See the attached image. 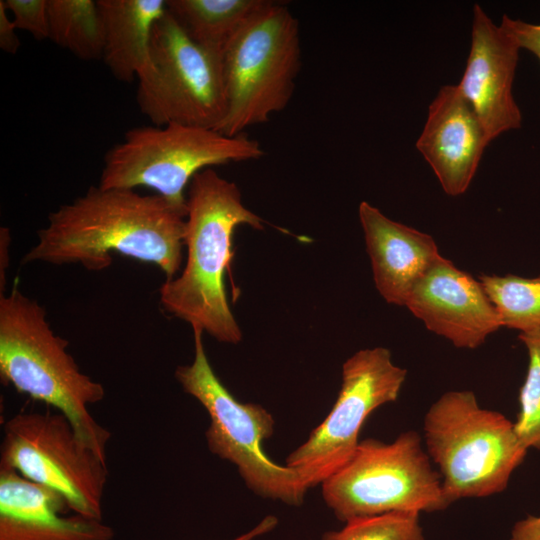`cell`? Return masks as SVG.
Returning a JSON list of instances; mask_svg holds the SVG:
<instances>
[{"label": "cell", "mask_w": 540, "mask_h": 540, "mask_svg": "<svg viewBox=\"0 0 540 540\" xmlns=\"http://www.w3.org/2000/svg\"><path fill=\"white\" fill-rule=\"evenodd\" d=\"M187 212L164 197L91 186L51 212L22 263L80 264L101 271L116 252L159 267L166 280L180 270Z\"/></svg>", "instance_id": "cell-1"}, {"label": "cell", "mask_w": 540, "mask_h": 540, "mask_svg": "<svg viewBox=\"0 0 540 540\" xmlns=\"http://www.w3.org/2000/svg\"><path fill=\"white\" fill-rule=\"evenodd\" d=\"M186 197V264L178 277L161 285L163 309L199 327L217 341L237 344L241 329L230 309L224 274L230 267L235 228L263 229V220L247 209L239 188L212 168L198 172Z\"/></svg>", "instance_id": "cell-2"}, {"label": "cell", "mask_w": 540, "mask_h": 540, "mask_svg": "<svg viewBox=\"0 0 540 540\" xmlns=\"http://www.w3.org/2000/svg\"><path fill=\"white\" fill-rule=\"evenodd\" d=\"M51 329L46 310L16 286L0 294V376L3 382L58 410L80 439L107 462L110 432L89 407L103 400V385L84 374Z\"/></svg>", "instance_id": "cell-3"}, {"label": "cell", "mask_w": 540, "mask_h": 540, "mask_svg": "<svg viewBox=\"0 0 540 540\" xmlns=\"http://www.w3.org/2000/svg\"><path fill=\"white\" fill-rule=\"evenodd\" d=\"M423 432L450 504L504 491L529 450L514 422L481 407L470 390L442 394L426 412Z\"/></svg>", "instance_id": "cell-4"}, {"label": "cell", "mask_w": 540, "mask_h": 540, "mask_svg": "<svg viewBox=\"0 0 540 540\" xmlns=\"http://www.w3.org/2000/svg\"><path fill=\"white\" fill-rule=\"evenodd\" d=\"M263 156L260 143L245 134L177 123L135 127L105 154L98 185L148 187L187 212L185 189L198 172Z\"/></svg>", "instance_id": "cell-5"}, {"label": "cell", "mask_w": 540, "mask_h": 540, "mask_svg": "<svg viewBox=\"0 0 540 540\" xmlns=\"http://www.w3.org/2000/svg\"><path fill=\"white\" fill-rule=\"evenodd\" d=\"M300 68L298 20L285 4L267 0L223 53L226 114L217 130L241 135L284 110Z\"/></svg>", "instance_id": "cell-6"}, {"label": "cell", "mask_w": 540, "mask_h": 540, "mask_svg": "<svg viewBox=\"0 0 540 540\" xmlns=\"http://www.w3.org/2000/svg\"><path fill=\"white\" fill-rule=\"evenodd\" d=\"M327 507L342 522L392 512H438L451 504L420 435L391 443L360 440L351 458L321 484Z\"/></svg>", "instance_id": "cell-7"}, {"label": "cell", "mask_w": 540, "mask_h": 540, "mask_svg": "<svg viewBox=\"0 0 540 540\" xmlns=\"http://www.w3.org/2000/svg\"><path fill=\"white\" fill-rule=\"evenodd\" d=\"M194 359L178 366L175 378L184 392L207 411L205 438L210 452L232 463L256 495L291 506L303 503L308 491L299 475L272 461L263 443L274 433L275 420L263 406L238 401L222 384L207 358L203 330L192 327Z\"/></svg>", "instance_id": "cell-8"}, {"label": "cell", "mask_w": 540, "mask_h": 540, "mask_svg": "<svg viewBox=\"0 0 540 540\" xmlns=\"http://www.w3.org/2000/svg\"><path fill=\"white\" fill-rule=\"evenodd\" d=\"M137 80L138 108L155 126L217 130L225 117L223 55L193 42L168 10L154 25L149 58Z\"/></svg>", "instance_id": "cell-9"}, {"label": "cell", "mask_w": 540, "mask_h": 540, "mask_svg": "<svg viewBox=\"0 0 540 540\" xmlns=\"http://www.w3.org/2000/svg\"><path fill=\"white\" fill-rule=\"evenodd\" d=\"M3 431L0 467L56 491L73 513L102 520L107 462L80 439L63 414L18 413Z\"/></svg>", "instance_id": "cell-10"}, {"label": "cell", "mask_w": 540, "mask_h": 540, "mask_svg": "<svg viewBox=\"0 0 540 540\" xmlns=\"http://www.w3.org/2000/svg\"><path fill=\"white\" fill-rule=\"evenodd\" d=\"M406 376V369L397 366L384 347L359 350L343 363L341 388L331 411L286 458L285 465L307 490L321 485L351 458L368 416L398 399Z\"/></svg>", "instance_id": "cell-11"}, {"label": "cell", "mask_w": 540, "mask_h": 540, "mask_svg": "<svg viewBox=\"0 0 540 540\" xmlns=\"http://www.w3.org/2000/svg\"><path fill=\"white\" fill-rule=\"evenodd\" d=\"M405 307L457 348L475 349L502 327L480 281L443 256L414 286Z\"/></svg>", "instance_id": "cell-12"}, {"label": "cell", "mask_w": 540, "mask_h": 540, "mask_svg": "<svg viewBox=\"0 0 540 540\" xmlns=\"http://www.w3.org/2000/svg\"><path fill=\"white\" fill-rule=\"evenodd\" d=\"M516 41L478 4L473 7L471 45L457 84L482 123L489 142L521 127L522 113L513 96L519 60Z\"/></svg>", "instance_id": "cell-13"}, {"label": "cell", "mask_w": 540, "mask_h": 540, "mask_svg": "<svg viewBox=\"0 0 540 540\" xmlns=\"http://www.w3.org/2000/svg\"><path fill=\"white\" fill-rule=\"evenodd\" d=\"M489 143L482 123L458 86H442L429 105L416 148L447 195L456 197L467 191Z\"/></svg>", "instance_id": "cell-14"}, {"label": "cell", "mask_w": 540, "mask_h": 540, "mask_svg": "<svg viewBox=\"0 0 540 540\" xmlns=\"http://www.w3.org/2000/svg\"><path fill=\"white\" fill-rule=\"evenodd\" d=\"M70 510L56 491L0 467V540H111L102 520ZM71 511V510H70Z\"/></svg>", "instance_id": "cell-15"}, {"label": "cell", "mask_w": 540, "mask_h": 540, "mask_svg": "<svg viewBox=\"0 0 540 540\" xmlns=\"http://www.w3.org/2000/svg\"><path fill=\"white\" fill-rule=\"evenodd\" d=\"M358 216L376 289L387 303L405 306L417 282L442 257L435 240L367 201L360 203Z\"/></svg>", "instance_id": "cell-16"}, {"label": "cell", "mask_w": 540, "mask_h": 540, "mask_svg": "<svg viewBox=\"0 0 540 540\" xmlns=\"http://www.w3.org/2000/svg\"><path fill=\"white\" fill-rule=\"evenodd\" d=\"M104 28L102 59L119 81L137 79L145 67L154 25L166 0H97Z\"/></svg>", "instance_id": "cell-17"}, {"label": "cell", "mask_w": 540, "mask_h": 540, "mask_svg": "<svg viewBox=\"0 0 540 540\" xmlns=\"http://www.w3.org/2000/svg\"><path fill=\"white\" fill-rule=\"evenodd\" d=\"M267 0H166L167 10L199 46L223 55Z\"/></svg>", "instance_id": "cell-18"}, {"label": "cell", "mask_w": 540, "mask_h": 540, "mask_svg": "<svg viewBox=\"0 0 540 540\" xmlns=\"http://www.w3.org/2000/svg\"><path fill=\"white\" fill-rule=\"evenodd\" d=\"M49 39L85 61L102 59L104 28L97 1L48 0Z\"/></svg>", "instance_id": "cell-19"}, {"label": "cell", "mask_w": 540, "mask_h": 540, "mask_svg": "<svg viewBox=\"0 0 540 540\" xmlns=\"http://www.w3.org/2000/svg\"><path fill=\"white\" fill-rule=\"evenodd\" d=\"M478 280L496 308L502 327L519 334H540V275H481Z\"/></svg>", "instance_id": "cell-20"}, {"label": "cell", "mask_w": 540, "mask_h": 540, "mask_svg": "<svg viewBox=\"0 0 540 540\" xmlns=\"http://www.w3.org/2000/svg\"><path fill=\"white\" fill-rule=\"evenodd\" d=\"M321 540H425V536L419 513L392 512L352 519Z\"/></svg>", "instance_id": "cell-21"}, {"label": "cell", "mask_w": 540, "mask_h": 540, "mask_svg": "<svg viewBox=\"0 0 540 540\" xmlns=\"http://www.w3.org/2000/svg\"><path fill=\"white\" fill-rule=\"evenodd\" d=\"M528 354V367L519 392L515 430L528 449L540 450V334H519Z\"/></svg>", "instance_id": "cell-22"}, {"label": "cell", "mask_w": 540, "mask_h": 540, "mask_svg": "<svg viewBox=\"0 0 540 540\" xmlns=\"http://www.w3.org/2000/svg\"><path fill=\"white\" fill-rule=\"evenodd\" d=\"M17 29L30 33L35 39H49L48 0H3Z\"/></svg>", "instance_id": "cell-23"}, {"label": "cell", "mask_w": 540, "mask_h": 540, "mask_svg": "<svg viewBox=\"0 0 540 540\" xmlns=\"http://www.w3.org/2000/svg\"><path fill=\"white\" fill-rule=\"evenodd\" d=\"M500 26L512 36L520 49L528 50L540 61V24L503 15Z\"/></svg>", "instance_id": "cell-24"}, {"label": "cell", "mask_w": 540, "mask_h": 540, "mask_svg": "<svg viewBox=\"0 0 540 540\" xmlns=\"http://www.w3.org/2000/svg\"><path fill=\"white\" fill-rule=\"evenodd\" d=\"M3 0L0 1V48L9 54H15L20 47L16 26L9 16Z\"/></svg>", "instance_id": "cell-25"}, {"label": "cell", "mask_w": 540, "mask_h": 540, "mask_svg": "<svg viewBox=\"0 0 540 540\" xmlns=\"http://www.w3.org/2000/svg\"><path fill=\"white\" fill-rule=\"evenodd\" d=\"M509 540H540V514L527 515L518 520L511 530Z\"/></svg>", "instance_id": "cell-26"}, {"label": "cell", "mask_w": 540, "mask_h": 540, "mask_svg": "<svg viewBox=\"0 0 540 540\" xmlns=\"http://www.w3.org/2000/svg\"><path fill=\"white\" fill-rule=\"evenodd\" d=\"M278 525V518L273 515L264 517L256 526L230 540H254L274 530Z\"/></svg>", "instance_id": "cell-27"}, {"label": "cell", "mask_w": 540, "mask_h": 540, "mask_svg": "<svg viewBox=\"0 0 540 540\" xmlns=\"http://www.w3.org/2000/svg\"><path fill=\"white\" fill-rule=\"evenodd\" d=\"M11 241L10 231L6 227L0 229V288L1 294L6 285V270L8 266V246Z\"/></svg>", "instance_id": "cell-28"}]
</instances>
